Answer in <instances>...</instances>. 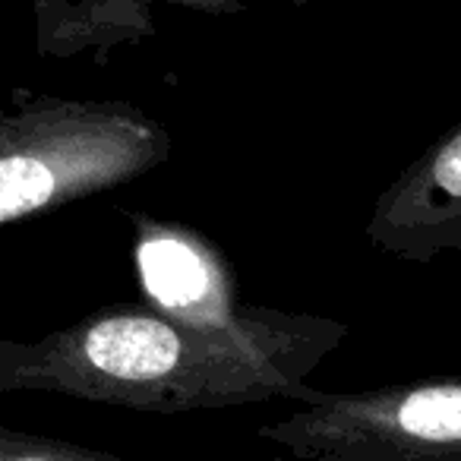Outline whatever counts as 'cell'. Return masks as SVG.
<instances>
[{"mask_svg": "<svg viewBox=\"0 0 461 461\" xmlns=\"http://www.w3.org/2000/svg\"><path fill=\"white\" fill-rule=\"evenodd\" d=\"M35 14V51L41 58L108 60L117 48L155 35L152 0H29ZM199 14L228 16L247 10L240 0H165Z\"/></svg>", "mask_w": 461, "mask_h": 461, "instance_id": "6", "label": "cell"}, {"mask_svg": "<svg viewBox=\"0 0 461 461\" xmlns=\"http://www.w3.org/2000/svg\"><path fill=\"white\" fill-rule=\"evenodd\" d=\"M348 339L320 313L244 307L228 322H190L152 303H117L35 341H0V392H54L95 404L190 414L294 398Z\"/></svg>", "mask_w": 461, "mask_h": 461, "instance_id": "1", "label": "cell"}, {"mask_svg": "<svg viewBox=\"0 0 461 461\" xmlns=\"http://www.w3.org/2000/svg\"><path fill=\"white\" fill-rule=\"evenodd\" d=\"M257 436L294 461H461V376L316 389Z\"/></svg>", "mask_w": 461, "mask_h": 461, "instance_id": "3", "label": "cell"}, {"mask_svg": "<svg viewBox=\"0 0 461 461\" xmlns=\"http://www.w3.org/2000/svg\"><path fill=\"white\" fill-rule=\"evenodd\" d=\"M171 152V133L133 102L14 89L0 117V224L130 184Z\"/></svg>", "mask_w": 461, "mask_h": 461, "instance_id": "2", "label": "cell"}, {"mask_svg": "<svg viewBox=\"0 0 461 461\" xmlns=\"http://www.w3.org/2000/svg\"><path fill=\"white\" fill-rule=\"evenodd\" d=\"M364 238L404 263L461 250V121L379 193Z\"/></svg>", "mask_w": 461, "mask_h": 461, "instance_id": "4", "label": "cell"}, {"mask_svg": "<svg viewBox=\"0 0 461 461\" xmlns=\"http://www.w3.org/2000/svg\"><path fill=\"white\" fill-rule=\"evenodd\" d=\"M0 461H127L98 448L73 446L64 439H48L35 433H16L0 427Z\"/></svg>", "mask_w": 461, "mask_h": 461, "instance_id": "7", "label": "cell"}, {"mask_svg": "<svg viewBox=\"0 0 461 461\" xmlns=\"http://www.w3.org/2000/svg\"><path fill=\"white\" fill-rule=\"evenodd\" d=\"M133 259L155 310L190 322H228L240 313L234 272L205 234L152 215H130Z\"/></svg>", "mask_w": 461, "mask_h": 461, "instance_id": "5", "label": "cell"}]
</instances>
